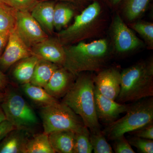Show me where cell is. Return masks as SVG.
<instances>
[{
    "label": "cell",
    "instance_id": "30",
    "mask_svg": "<svg viewBox=\"0 0 153 153\" xmlns=\"http://www.w3.org/2000/svg\"><path fill=\"white\" fill-rule=\"evenodd\" d=\"M131 136L146 139L153 140V122L129 132Z\"/></svg>",
    "mask_w": 153,
    "mask_h": 153
},
{
    "label": "cell",
    "instance_id": "2",
    "mask_svg": "<svg viewBox=\"0 0 153 153\" xmlns=\"http://www.w3.org/2000/svg\"><path fill=\"white\" fill-rule=\"evenodd\" d=\"M76 76L73 86L63 97L62 102L80 117L89 131L101 130L96 111L93 77L83 72Z\"/></svg>",
    "mask_w": 153,
    "mask_h": 153
},
{
    "label": "cell",
    "instance_id": "13",
    "mask_svg": "<svg viewBox=\"0 0 153 153\" xmlns=\"http://www.w3.org/2000/svg\"><path fill=\"white\" fill-rule=\"evenodd\" d=\"M96 111L98 120L110 124L116 120L120 114L126 112L130 104L120 103L104 96L95 88Z\"/></svg>",
    "mask_w": 153,
    "mask_h": 153
},
{
    "label": "cell",
    "instance_id": "35",
    "mask_svg": "<svg viewBox=\"0 0 153 153\" xmlns=\"http://www.w3.org/2000/svg\"><path fill=\"white\" fill-rule=\"evenodd\" d=\"M60 1L74 3H81L87 1L89 0H39V1Z\"/></svg>",
    "mask_w": 153,
    "mask_h": 153
},
{
    "label": "cell",
    "instance_id": "23",
    "mask_svg": "<svg viewBox=\"0 0 153 153\" xmlns=\"http://www.w3.org/2000/svg\"><path fill=\"white\" fill-rule=\"evenodd\" d=\"M17 10L6 4H0V33L14 30Z\"/></svg>",
    "mask_w": 153,
    "mask_h": 153
},
{
    "label": "cell",
    "instance_id": "37",
    "mask_svg": "<svg viewBox=\"0 0 153 153\" xmlns=\"http://www.w3.org/2000/svg\"><path fill=\"white\" fill-rule=\"evenodd\" d=\"M123 0H107L108 3L112 6H114L117 5Z\"/></svg>",
    "mask_w": 153,
    "mask_h": 153
},
{
    "label": "cell",
    "instance_id": "25",
    "mask_svg": "<svg viewBox=\"0 0 153 153\" xmlns=\"http://www.w3.org/2000/svg\"><path fill=\"white\" fill-rule=\"evenodd\" d=\"M89 130L84 126L75 132L74 137V153H91L93 149L89 138Z\"/></svg>",
    "mask_w": 153,
    "mask_h": 153
},
{
    "label": "cell",
    "instance_id": "36",
    "mask_svg": "<svg viewBox=\"0 0 153 153\" xmlns=\"http://www.w3.org/2000/svg\"><path fill=\"white\" fill-rule=\"evenodd\" d=\"M5 115L4 113L2 108L0 105V123L6 120Z\"/></svg>",
    "mask_w": 153,
    "mask_h": 153
},
{
    "label": "cell",
    "instance_id": "6",
    "mask_svg": "<svg viewBox=\"0 0 153 153\" xmlns=\"http://www.w3.org/2000/svg\"><path fill=\"white\" fill-rule=\"evenodd\" d=\"M40 115L47 134L61 131L75 132L85 126L80 117L62 102L41 107Z\"/></svg>",
    "mask_w": 153,
    "mask_h": 153
},
{
    "label": "cell",
    "instance_id": "17",
    "mask_svg": "<svg viewBox=\"0 0 153 153\" xmlns=\"http://www.w3.org/2000/svg\"><path fill=\"white\" fill-rule=\"evenodd\" d=\"M39 59V57L33 55L15 63L11 73L13 80L21 85L30 82Z\"/></svg>",
    "mask_w": 153,
    "mask_h": 153
},
{
    "label": "cell",
    "instance_id": "5",
    "mask_svg": "<svg viewBox=\"0 0 153 153\" xmlns=\"http://www.w3.org/2000/svg\"><path fill=\"white\" fill-rule=\"evenodd\" d=\"M101 7L94 1L74 18L72 25L57 34V38L63 46L81 42L90 37L97 29Z\"/></svg>",
    "mask_w": 153,
    "mask_h": 153
},
{
    "label": "cell",
    "instance_id": "1",
    "mask_svg": "<svg viewBox=\"0 0 153 153\" xmlns=\"http://www.w3.org/2000/svg\"><path fill=\"white\" fill-rule=\"evenodd\" d=\"M66 59L63 67L75 76L86 71H99L109 58V49L106 39L89 43L81 41L64 46Z\"/></svg>",
    "mask_w": 153,
    "mask_h": 153
},
{
    "label": "cell",
    "instance_id": "15",
    "mask_svg": "<svg viewBox=\"0 0 153 153\" xmlns=\"http://www.w3.org/2000/svg\"><path fill=\"white\" fill-rule=\"evenodd\" d=\"M55 1H39L30 11V13L48 35L54 33V13Z\"/></svg>",
    "mask_w": 153,
    "mask_h": 153
},
{
    "label": "cell",
    "instance_id": "24",
    "mask_svg": "<svg viewBox=\"0 0 153 153\" xmlns=\"http://www.w3.org/2000/svg\"><path fill=\"white\" fill-rule=\"evenodd\" d=\"M150 0H126L123 11L126 19L130 21L137 19L141 16L146 9Z\"/></svg>",
    "mask_w": 153,
    "mask_h": 153
},
{
    "label": "cell",
    "instance_id": "26",
    "mask_svg": "<svg viewBox=\"0 0 153 153\" xmlns=\"http://www.w3.org/2000/svg\"><path fill=\"white\" fill-rule=\"evenodd\" d=\"M89 138L93 151L94 153H113V148L106 139L105 135L102 131L90 132Z\"/></svg>",
    "mask_w": 153,
    "mask_h": 153
},
{
    "label": "cell",
    "instance_id": "18",
    "mask_svg": "<svg viewBox=\"0 0 153 153\" xmlns=\"http://www.w3.org/2000/svg\"><path fill=\"white\" fill-rule=\"evenodd\" d=\"M55 152L74 153L75 132L71 131L54 132L48 134Z\"/></svg>",
    "mask_w": 153,
    "mask_h": 153
},
{
    "label": "cell",
    "instance_id": "27",
    "mask_svg": "<svg viewBox=\"0 0 153 153\" xmlns=\"http://www.w3.org/2000/svg\"><path fill=\"white\" fill-rule=\"evenodd\" d=\"M131 28L141 36L151 49L153 48V24L150 22H138L131 25Z\"/></svg>",
    "mask_w": 153,
    "mask_h": 153
},
{
    "label": "cell",
    "instance_id": "12",
    "mask_svg": "<svg viewBox=\"0 0 153 153\" xmlns=\"http://www.w3.org/2000/svg\"><path fill=\"white\" fill-rule=\"evenodd\" d=\"M33 55L40 59L63 66L66 59L64 46L57 37H50L31 48Z\"/></svg>",
    "mask_w": 153,
    "mask_h": 153
},
{
    "label": "cell",
    "instance_id": "31",
    "mask_svg": "<svg viewBox=\"0 0 153 153\" xmlns=\"http://www.w3.org/2000/svg\"><path fill=\"white\" fill-rule=\"evenodd\" d=\"M12 7L17 10L30 12L39 0H9Z\"/></svg>",
    "mask_w": 153,
    "mask_h": 153
},
{
    "label": "cell",
    "instance_id": "3",
    "mask_svg": "<svg viewBox=\"0 0 153 153\" xmlns=\"http://www.w3.org/2000/svg\"><path fill=\"white\" fill-rule=\"evenodd\" d=\"M153 96V59L137 63L121 72L120 90L117 102H134Z\"/></svg>",
    "mask_w": 153,
    "mask_h": 153
},
{
    "label": "cell",
    "instance_id": "22",
    "mask_svg": "<svg viewBox=\"0 0 153 153\" xmlns=\"http://www.w3.org/2000/svg\"><path fill=\"white\" fill-rule=\"evenodd\" d=\"M74 15L73 8L64 3L55 4L54 13V29L60 31L71 21Z\"/></svg>",
    "mask_w": 153,
    "mask_h": 153
},
{
    "label": "cell",
    "instance_id": "39",
    "mask_svg": "<svg viewBox=\"0 0 153 153\" xmlns=\"http://www.w3.org/2000/svg\"><path fill=\"white\" fill-rule=\"evenodd\" d=\"M4 97V92L0 91V104L3 101Z\"/></svg>",
    "mask_w": 153,
    "mask_h": 153
},
{
    "label": "cell",
    "instance_id": "7",
    "mask_svg": "<svg viewBox=\"0 0 153 153\" xmlns=\"http://www.w3.org/2000/svg\"><path fill=\"white\" fill-rule=\"evenodd\" d=\"M4 92V97L0 105L6 119L15 128L31 130L38 124L36 113L17 91L8 86Z\"/></svg>",
    "mask_w": 153,
    "mask_h": 153
},
{
    "label": "cell",
    "instance_id": "11",
    "mask_svg": "<svg viewBox=\"0 0 153 153\" xmlns=\"http://www.w3.org/2000/svg\"><path fill=\"white\" fill-rule=\"evenodd\" d=\"M93 77L95 88L104 96L116 100L120 90L121 72L114 68L98 71Z\"/></svg>",
    "mask_w": 153,
    "mask_h": 153
},
{
    "label": "cell",
    "instance_id": "28",
    "mask_svg": "<svg viewBox=\"0 0 153 153\" xmlns=\"http://www.w3.org/2000/svg\"><path fill=\"white\" fill-rule=\"evenodd\" d=\"M128 138L130 144L136 148L139 152L153 153V140L146 139L134 136L128 137Z\"/></svg>",
    "mask_w": 153,
    "mask_h": 153
},
{
    "label": "cell",
    "instance_id": "34",
    "mask_svg": "<svg viewBox=\"0 0 153 153\" xmlns=\"http://www.w3.org/2000/svg\"><path fill=\"white\" fill-rule=\"evenodd\" d=\"M9 83L7 77L0 68V91L4 92L8 86Z\"/></svg>",
    "mask_w": 153,
    "mask_h": 153
},
{
    "label": "cell",
    "instance_id": "20",
    "mask_svg": "<svg viewBox=\"0 0 153 153\" xmlns=\"http://www.w3.org/2000/svg\"><path fill=\"white\" fill-rule=\"evenodd\" d=\"M22 90L27 97L35 103L42 107L47 106L58 101L47 93L44 88L26 83L21 85Z\"/></svg>",
    "mask_w": 153,
    "mask_h": 153
},
{
    "label": "cell",
    "instance_id": "38",
    "mask_svg": "<svg viewBox=\"0 0 153 153\" xmlns=\"http://www.w3.org/2000/svg\"><path fill=\"white\" fill-rule=\"evenodd\" d=\"M0 4H6L12 6L9 0H0Z\"/></svg>",
    "mask_w": 153,
    "mask_h": 153
},
{
    "label": "cell",
    "instance_id": "21",
    "mask_svg": "<svg viewBox=\"0 0 153 153\" xmlns=\"http://www.w3.org/2000/svg\"><path fill=\"white\" fill-rule=\"evenodd\" d=\"M55 153L48 134L44 132L30 138L25 148V153Z\"/></svg>",
    "mask_w": 153,
    "mask_h": 153
},
{
    "label": "cell",
    "instance_id": "29",
    "mask_svg": "<svg viewBox=\"0 0 153 153\" xmlns=\"http://www.w3.org/2000/svg\"><path fill=\"white\" fill-rule=\"evenodd\" d=\"M114 152L116 153H135L131 145L130 144L124 135L118 137L114 140Z\"/></svg>",
    "mask_w": 153,
    "mask_h": 153
},
{
    "label": "cell",
    "instance_id": "4",
    "mask_svg": "<svg viewBox=\"0 0 153 153\" xmlns=\"http://www.w3.org/2000/svg\"><path fill=\"white\" fill-rule=\"evenodd\" d=\"M126 113L124 116L109 124L102 131L108 140H114L153 122V97L134 102Z\"/></svg>",
    "mask_w": 153,
    "mask_h": 153
},
{
    "label": "cell",
    "instance_id": "32",
    "mask_svg": "<svg viewBox=\"0 0 153 153\" xmlns=\"http://www.w3.org/2000/svg\"><path fill=\"white\" fill-rule=\"evenodd\" d=\"M15 128H16L13 124L7 120L0 123V143L8 134Z\"/></svg>",
    "mask_w": 153,
    "mask_h": 153
},
{
    "label": "cell",
    "instance_id": "14",
    "mask_svg": "<svg viewBox=\"0 0 153 153\" xmlns=\"http://www.w3.org/2000/svg\"><path fill=\"white\" fill-rule=\"evenodd\" d=\"M76 76L65 67L60 66L44 88L52 97L57 100L62 98L73 86Z\"/></svg>",
    "mask_w": 153,
    "mask_h": 153
},
{
    "label": "cell",
    "instance_id": "19",
    "mask_svg": "<svg viewBox=\"0 0 153 153\" xmlns=\"http://www.w3.org/2000/svg\"><path fill=\"white\" fill-rule=\"evenodd\" d=\"M60 66L49 61L40 59L36 64L30 83L45 87L54 71Z\"/></svg>",
    "mask_w": 153,
    "mask_h": 153
},
{
    "label": "cell",
    "instance_id": "10",
    "mask_svg": "<svg viewBox=\"0 0 153 153\" xmlns=\"http://www.w3.org/2000/svg\"><path fill=\"white\" fill-rule=\"evenodd\" d=\"M33 55L31 49L22 41L14 29L11 31L7 44L0 57V68L4 73L19 60Z\"/></svg>",
    "mask_w": 153,
    "mask_h": 153
},
{
    "label": "cell",
    "instance_id": "8",
    "mask_svg": "<svg viewBox=\"0 0 153 153\" xmlns=\"http://www.w3.org/2000/svg\"><path fill=\"white\" fill-rule=\"evenodd\" d=\"M15 30L30 49L49 37L28 11L17 10Z\"/></svg>",
    "mask_w": 153,
    "mask_h": 153
},
{
    "label": "cell",
    "instance_id": "9",
    "mask_svg": "<svg viewBox=\"0 0 153 153\" xmlns=\"http://www.w3.org/2000/svg\"><path fill=\"white\" fill-rule=\"evenodd\" d=\"M111 28L113 44L117 53L125 54L142 47V41L128 27L119 15L115 16Z\"/></svg>",
    "mask_w": 153,
    "mask_h": 153
},
{
    "label": "cell",
    "instance_id": "33",
    "mask_svg": "<svg viewBox=\"0 0 153 153\" xmlns=\"http://www.w3.org/2000/svg\"><path fill=\"white\" fill-rule=\"evenodd\" d=\"M10 32L7 31L0 33V57L2 55L7 44Z\"/></svg>",
    "mask_w": 153,
    "mask_h": 153
},
{
    "label": "cell",
    "instance_id": "16",
    "mask_svg": "<svg viewBox=\"0 0 153 153\" xmlns=\"http://www.w3.org/2000/svg\"><path fill=\"white\" fill-rule=\"evenodd\" d=\"M31 130L15 128L0 143V153H25Z\"/></svg>",
    "mask_w": 153,
    "mask_h": 153
}]
</instances>
